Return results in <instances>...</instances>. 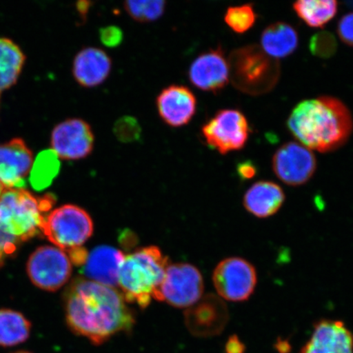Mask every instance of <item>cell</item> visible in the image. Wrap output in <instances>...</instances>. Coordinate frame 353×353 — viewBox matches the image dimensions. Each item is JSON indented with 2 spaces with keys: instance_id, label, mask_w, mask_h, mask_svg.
<instances>
[{
  "instance_id": "obj_21",
  "label": "cell",
  "mask_w": 353,
  "mask_h": 353,
  "mask_svg": "<svg viewBox=\"0 0 353 353\" xmlns=\"http://www.w3.org/2000/svg\"><path fill=\"white\" fill-rule=\"evenodd\" d=\"M262 50L272 59H283L292 54L299 46V35L292 26L276 22L262 33Z\"/></svg>"
},
{
  "instance_id": "obj_17",
  "label": "cell",
  "mask_w": 353,
  "mask_h": 353,
  "mask_svg": "<svg viewBox=\"0 0 353 353\" xmlns=\"http://www.w3.org/2000/svg\"><path fill=\"white\" fill-rule=\"evenodd\" d=\"M299 353H353V334L341 321L321 320Z\"/></svg>"
},
{
  "instance_id": "obj_11",
  "label": "cell",
  "mask_w": 353,
  "mask_h": 353,
  "mask_svg": "<svg viewBox=\"0 0 353 353\" xmlns=\"http://www.w3.org/2000/svg\"><path fill=\"white\" fill-rule=\"evenodd\" d=\"M272 170L282 183L299 187L306 184L316 170L315 154L302 144L285 143L277 150L272 158Z\"/></svg>"
},
{
  "instance_id": "obj_7",
  "label": "cell",
  "mask_w": 353,
  "mask_h": 353,
  "mask_svg": "<svg viewBox=\"0 0 353 353\" xmlns=\"http://www.w3.org/2000/svg\"><path fill=\"white\" fill-rule=\"evenodd\" d=\"M213 283L220 298L231 302H245L254 292L258 273L248 260L241 257L227 258L215 268Z\"/></svg>"
},
{
  "instance_id": "obj_14",
  "label": "cell",
  "mask_w": 353,
  "mask_h": 353,
  "mask_svg": "<svg viewBox=\"0 0 353 353\" xmlns=\"http://www.w3.org/2000/svg\"><path fill=\"white\" fill-rule=\"evenodd\" d=\"M189 79L199 90L219 92L230 81L228 60L221 48L203 52L189 68Z\"/></svg>"
},
{
  "instance_id": "obj_20",
  "label": "cell",
  "mask_w": 353,
  "mask_h": 353,
  "mask_svg": "<svg viewBox=\"0 0 353 353\" xmlns=\"http://www.w3.org/2000/svg\"><path fill=\"white\" fill-rule=\"evenodd\" d=\"M285 194L279 185L272 181H259L251 186L243 197V206L259 219L275 215L283 206Z\"/></svg>"
},
{
  "instance_id": "obj_33",
  "label": "cell",
  "mask_w": 353,
  "mask_h": 353,
  "mask_svg": "<svg viewBox=\"0 0 353 353\" xmlns=\"http://www.w3.org/2000/svg\"><path fill=\"white\" fill-rule=\"evenodd\" d=\"M237 174L241 180H249L257 174V168L250 161H244L237 165Z\"/></svg>"
},
{
  "instance_id": "obj_3",
  "label": "cell",
  "mask_w": 353,
  "mask_h": 353,
  "mask_svg": "<svg viewBox=\"0 0 353 353\" xmlns=\"http://www.w3.org/2000/svg\"><path fill=\"white\" fill-rule=\"evenodd\" d=\"M168 267L169 260L156 246L144 247L125 256L117 284L125 301L148 307L164 281Z\"/></svg>"
},
{
  "instance_id": "obj_4",
  "label": "cell",
  "mask_w": 353,
  "mask_h": 353,
  "mask_svg": "<svg viewBox=\"0 0 353 353\" xmlns=\"http://www.w3.org/2000/svg\"><path fill=\"white\" fill-rule=\"evenodd\" d=\"M54 203L52 196L37 197L24 189H4L0 196V229L20 241L34 237Z\"/></svg>"
},
{
  "instance_id": "obj_13",
  "label": "cell",
  "mask_w": 353,
  "mask_h": 353,
  "mask_svg": "<svg viewBox=\"0 0 353 353\" xmlns=\"http://www.w3.org/2000/svg\"><path fill=\"white\" fill-rule=\"evenodd\" d=\"M229 321V312L223 300L208 294L185 312V324L190 333L199 338L217 336Z\"/></svg>"
},
{
  "instance_id": "obj_19",
  "label": "cell",
  "mask_w": 353,
  "mask_h": 353,
  "mask_svg": "<svg viewBox=\"0 0 353 353\" xmlns=\"http://www.w3.org/2000/svg\"><path fill=\"white\" fill-rule=\"evenodd\" d=\"M125 259L121 250L108 245L96 247L88 253L82 272L90 281L113 287L118 283L119 271Z\"/></svg>"
},
{
  "instance_id": "obj_12",
  "label": "cell",
  "mask_w": 353,
  "mask_h": 353,
  "mask_svg": "<svg viewBox=\"0 0 353 353\" xmlns=\"http://www.w3.org/2000/svg\"><path fill=\"white\" fill-rule=\"evenodd\" d=\"M95 137L90 123L81 119H68L52 132L51 147L64 160L86 158L94 151Z\"/></svg>"
},
{
  "instance_id": "obj_24",
  "label": "cell",
  "mask_w": 353,
  "mask_h": 353,
  "mask_svg": "<svg viewBox=\"0 0 353 353\" xmlns=\"http://www.w3.org/2000/svg\"><path fill=\"white\" fill-rule=\"evenodd\" d=\"M293 7L299 19L314 28H323L338 11V3L334 0H300Z\"/></svg>"
},
{
  "instance_id": "obj_27",
  "label": "cell",
  "mask_w": 353,
  "mask_h": 353,
  "mask_svg": "<svg viewBox=\"0 0 353 353\" xmlns=\"http://www.w3.org/2000/svg\"><path fill=\"white\" fill-rule=\"evenodd\" d=\"M257 15L251 4L228 8L224 21L234 32L243 34L253 28Z\"/></svg>"
},
{
  "instance_id": "obj_30",
  "label": "cell",
  "mask_w": 353,
  "mask_h": 353,
  "mask_svg": "<svg viewBox=\"0 0 353 353\" xmlns=\"http://www.w3.org/2000/svg\"><path fill=\"white\" fill-rule=\"evenodd\" d=\"M99 37L105 47L117 48L122 43L123 34L119 26H108L100 30Z\"/></svg>"
},
{
  "instance_id": "obj_29",
  "label": "cell",
  "mask_w": 353,
  "mask_h": 353,
  "mask_svg": "<svg viewBox=\"0 0 353 353\" xmlns=\"http://www.w3.org/2000/svg\"><path fill=\"white\" fill-rule=\"evenodd\" d=\"M114 134L123 143L134 142L139 139L141 127L137 119L125 117L119 119L114 125Z\"/></svg>"
},
{
  "instance_id": "obj_10",
  "label": "cell",
  "mask_w": 353,
  "mask_h": 353,
  "mask_svg": "<svg viewBox=\"0 0 353 353\" xmlns=\"http://www.w3.org/2000/svg\"><path fill=\"white\" fill-rule=\"evenodd\" d=\"M72 272L69 256L54 246L39 247L28 263V273L33 284L47 291L61 288L69 281Z\"/></svg>"
},
{
  "instance_id": "obj_34",
  "label": "cell",
  "mask_w": 353,
  "mask_h": 353,
  "mask_svg": "<svg viewBox=\"0 0 353 353\" xmlns=\"http://www.w3.org/2000/svg\"><path fill=\"white\" fill-rule=\"evenodd\" d=\"M245 345L236 334H233L229 337L225 345V352L226 353H245Z\"/></svg>"
},
{
  "instance_id": "obj_32",
  "label": "cell",
  "mask_w": 353,
  "mask_h": 353,
  "mask_svg": "<svg viewBox=\"0 0 353 353\" xmlns=\"http://www.w3.org/2000/svg\"><path fill=\"white\" fill-rule=\"evenodd\" d=\"M19 241L0 229V268L2 267L8 255L15 252Z\"/></svg>"
},
{
  "instance_id": "obj_9",
  "label": "cell",
  "mask_w": 353,
  "mask_h": 353,
  "mask_svg": "<svg viewBox=\"0 0 353 353\" xmlns=\"http://www.w3.org/2000/svg\"><path fill=\"white\" fill-rule=\"evenodd\" d=\"M202 134L209 147L220 154L239 151L245 147L250 132L249 123L239 110H219L202 127Z\"/></svg>"
},
{
  "instance_id": "obj_15",
  "label": "cell",
  "mask_w": 353,
  "mask_h": 353,
  "mask_svg": "<svg viewBox=\"0 0 353 353\" xmlns=\"http://www.w3.org/2000/svg\"><path fill=\"white\" fill-rule=\"evenodd\" d=\"M33 163L32 150L23 140L0 144V183L4 189H23Z\"/></svg>"
},
{
  "instance_id": "obj_18",
  "label": "cell",
  "mask_w": 353,
  "mask_h": 353,
  "mask_svg": "<svg viewBox=\"0 0 353 353\" xmlns=\"http://www.w3.org/2000/svg\"><path fill=\"white\" fill-rule=\"evenodd\" d=\"M112 68V59L103 50L88 47L74 57L72 73L79 85L94 88L107 81Z\"/></svg>"
},
{
  "instance_id": "obj_37",
  "label": "cell",
  "mask_w": 353,
  "mask_h": 353,
  "mask_svg": "<svg viewBox=\"0 0 353 353\" xmlns=\"http://www.w3.org/2000/svg\"><path fill=\"white\" fill-rule=\"evenodd\" d=\"M4 188L2 186V184L0 183V196L2 195V193L3 192Z\"/></svg>"
},
{
  "instance_id": "obj_28",
  "label": "cell",
  "mask_w": 353,
  "mask_h": 353,
  "mask_svg": "<svg viewBox=\"0 0 353 353\" xmlns=\"http://www.w3.org/2000/svg\"><path fill=\"white\" fill-rule=\"evenodd\" d=\"M338 43L332 33L321 32L315 34L309 42L312 54L321 59H329L337 51Z\"/></svg>"
},
{
  "instance_id": "obj_22",
  "label": "cell",
  "mask_w": 353,
  "mask_h": 353,
  "mask_svg": "<svg viewBox=\"0 0 353 353\" xmlns=\"http://www.w3.org/2000/svg\"><path fill=\"white\" fill-rule=\"evenodd\" d=\"M25 55L14 42L0 39V92L17 82L25 63Z\"/></svg>"
},
{
  "instance_id": "obj_8",
  "label": "cell",
  "mask_w": 353,
  "mask_h": 353,
  "mask_svg": "<svg viewBox=\"0 0 353 353\" xmlns=\"http://www.w3.org/2000/svg\"><path fill=\"white\" fill-rule=\"evenodd\" d=\"M204 292V281L196 267L175 263L167 268L164 281L154 299L165 301L175 307H189L200 301Z\"/></svg>"
},
{
  "instance_id": "obj_5",
  "label": "cell",
  "mask_w": 353,
  "mask_h": 353,
  "mask_svg": "<svg viewBox=\"0 0 353 353\" xmlns=\"http://www.w3.org/2000/svg\"><path fill=\"white\" fill-rule=\"evenodd\" d=\"M228 63L232 85L250 95H260L272 90L280 77L278 61L258 46L234 50Z\"/></svg>"
},
{
  "instance_id": "obj_16",
  "label": "cell",
  "mask_w": 353,
  "mask_h": 353,
  "mask_svg": "<svg viewBox=\"0 0 353 353\" xmlns=\"http://www.w3.org/2000/svg\"><path fill=\"white\" fill-rule=\"evenodd\" d=\"M157 108L159 116L166 125L179 128L192 120L196 112L197 101L188 87L172 85L159 94Z\"/></svg>"
},
{
  "instance_id": "obj_1",
  "label": "cell",
  "mask_w": 353,
  "mask_h": 353,
  "mask_svg": "<svg viewBox=\"0 0 353 353\" xmlns=\"http://www.w3.org/2000/svg\"><path fill=\"white\" fill-rule=\"evenodd\" d=\"M65 320L74 334L101 345L120 333H130L135 316L118 290L77 278L65 292Z\"/></svg>"
},
{
  "instance_id": "obj_36",
  "label": "cell",
  "mask_w": 353,
  "mask_h": 353,
  "mask_svg": "<svg viewBox=\"0 0 353 353\" xmlns=\"http://www.w3.org/2000/svg\"><path fill=\"white\" fill-rule=\"evenodd\" d=\"M276 348L280 353H288L290 351V344L286 341H278Z\"/></svg>"
},
{
  "instance_id": "obj_35",
  "label": "cell",
  "mask_w": 353,
  "mask_h": 353,
  "mask_svg": "<svg viewBox=\"0 0 353 353\" xmlns=\"http://www.w3.org/2000/svg\"><path fill=\"white\" fill-rule=\"evenodd\" d=\"M91 6L92 3L88 1H81L77 3V10L79 16L82 17V19H86L88 10H90Z\"/></svg>"
},
{
  "instance_id": "obj_25",
  "label": "cell",
  "mask_w": 353,
  "mask_h": 353,
  "mask_svg": "<svg viewBox=\"0 0 353 353\" xmlns=\"http://www.w3.org/2000/svg\"><path fill=\"white\" fill-rule=\"evenodd\" d=\"M59 159L52 150L39 154L30 170V183L34 189L43 190L50 186L59 173Z\"/></svg>"
},
{
  "instance_id": "obj_26",
  "label": "cell",
  "mask_w": 353,
  "mask_h": 353,
  "mask_svg": "<svg viewBox=\"0 0 353 353\" xmlns=\"http://www.w3.org/2000/svg\"><path fill=\"white\" fill-rule=\"evenodd\" d=\"M165 1H126L123 3L125 10L132 19L141 23H148L161 19L165 10Z\"/></svg>"
},
{
  "instance_id": "obj_2",
  "label": "cell",
  "mask_w": 353,
  "mask_h": 353,
  "mask_svg": "<svg viewBox=\"0 0 353 353\" xmlns=\"http://www.w3.org/2000/svg\"><path fill=\"white\" fill-rule=\"evenodd\" d=\"M287 126L306 148L325 153L335 151L347 143L353 130V121L345 104L325 96L297 105Z\"/></svg>"
},
{
  "instance_id": "obj_38",
  "label": "cell",
  "mask_w": 353,
  "mask_h": 353,
  "mask_svg": "<svg viewBox=\"0 0 353 353\" xmlns=\"http://www.w3.org/2000/svg\"><path fill=\"white\" fill-rule=\"evenodd\" d=\"M12 353H32V352H30L28 351H17V352H12Z\"/></svg>"
},
{
  "instance_id": "obj_6",
  "label": "cell",
  "mask_w": 353,
  "mask_h": 353,
  "mask_svg": "<svg viewBox=\"0 0 353 353\" xmlns=\"http://www.w3.org/2000/svg\"><path fill=\"white\" fill-rule=\"evenodd\" d=\"M41 232L57 248L70 251L81 248L94 232L90 215L81 207L61 206L46 216Z\"/></svg>"
},
{
  "instance_id": "obj_23",
  "label": "cell",
  "mask_w": 353,
  "mask_h": 353,
  "mask_svg": "<svg viewBox=\"0 0 353 353\" xmlns=\"http://www.w3.org/2000/svg\"><path fill=\"white\" fill-rule=\"evenodd\" d=\"M32 324L21 314L10 309H0V346L13 347L28 341Z\"/></svg>"
},
{
  "instance_id": "obj_31",
  "label": "cell",
  "mask_w": 353,
  "mask_h": 353,
  "mask_svg": "<svg viewBox=\"0 0 353 353\" xmlns=\"http://www.w3.org/2000/svg\"><path fill=\"white\" fill-rule=\"evenodd\" d=\"M337 32L344 43L353 47V12L344 15L339 21Z\"/></svg>"
}]
</instances>
